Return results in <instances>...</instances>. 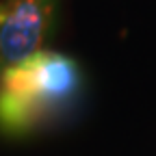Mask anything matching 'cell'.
Returning <instances> with one entry per match:
<instances>
[{"label":"cell","instance_id":"7a4b0ae2","mask_svg":"<svg viewBox=\"0 0 156 156\" xmlns=\"http://www.w3.org/2000/svg\"><path fill=\"white\" fill-rule=\"evenodd\" d=\"M56 0H0V72L44 50Z\"/></svg>","mask_w":156,"mask_h":156},{"label":"cell","instance_id":"6da1fadb","mask_svg":"<svg viewBox=\"0 0 156 156\" xmlns=\"http://www.w3.org/2000/svg\"><path fill=\"white\" fill-rule=\"evenodd\" d=\"M80 87V69L65 54L41 50L0 72V130L20 134L63 108Z\"/></svg>","mask_w":156,"mask_h":156}]
</instances>
